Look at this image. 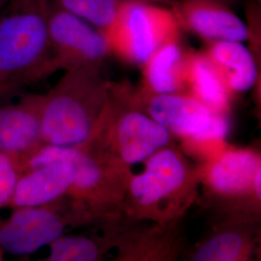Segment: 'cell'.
<instances>
[{
	"label": "cell",
	"instance_id": "cell-19",
	"mask_svg": "<svg viewBox=\"0 0 261 261\" xmlns=\"http://www.w3.org/2000/svg\"><path fill=\"white\" fill-rule=\"evenodd\" d=\"M20 173L17 163L0 153V210L9 207Z\"/></svg>",
	"mask_w": 261,
	"mask_h": 261
},
{
	"label": "cell",
	"instance_id": "cell-5",
	"mask_svg": "<svg viewBox=\"0 0 261 261\" xmlns=\"http://www.w3.org/2000/svg\"><path fill=\"white\" fill-rule=\"evenodd\" d=\"M43 105L44 98L35 95L23 96L18 103H0V153L13 159L21 173L46 145L42 136Z\"/></svg>",
	"mask_w": 261,
	"mask_h": 261
},
{
	"label": "cell",
	"instance_id": "cell-23",
	"mask_svg": "<svg viewBox=\"0 0 261 261\" xmlns=\"http://www.w3.org/2000/svg\"><path fill=\"white\" fill-rule=\"evenodd\" d=\"M3 257H4V252H3V250L0 248V261L4 259Z\"/></svg>",
	"mask_w": 261,
	"mask_h": 261
},
{
	"label": "cell",
	"instance_id": "cell-12",
	"mask_svg": "<svg viewBox=\"0 0 261 261\" xmlns=\"http://www.w3.org/2000/svg\"><path fill=\"white\" fill-rule=\"evenodd\" d=\"M208 59L222 79L225 77L224 83L226 82L233 90H249L257 80V67L254 58L242 42H213Z\"/></svg>",
	"mask_w": 261,
	"mask_h": 261
},
{
	"label": "cell",
	"instance_id": "cell-3",
	"mask_svg": "<svg viewBox=\"0 0 261 261\" xmlns=\"http://www.w3.org/2000/svg\"><path fill=\"white\" fill-rule=\"evenodd\" d=\"M97 91L93 67L70 70L47 98H44L42 136L46 144L76 147L90 138L92 119L89 97Z\"/></svg>",
	"mask_w": 261,
	"mask_h": 261
},
{
	"label": "cell",
	"instance_id": "cell-8",
	"mask_svg": "<svg viewBox=\"0 0 261 261\" xmlns=\"http://www.w3.org/2000/svg\"><path fill=\"white\" fill-rule=\"evenodd\" d=\"M75 165L56 162L30 168L19 175L9 208L50 204L66 194L75 180Z\"/></svg>",
	"mask_w": 261,
	"mask_h": 261
},
{
	"label": "cell",
	"instance_id": "cell-16",
	"mask_svg": "<svg viewBox=\"0 0 261 261\" xmlns=\"http://www.w3.org/2000/svg\"><path fill=\"white\" fill-rule=\"evenodd\" d=\"M125 1L127 0H47L48 3L74 14L103 32L110 27Z\"/></svg>",
	"mask_w": 261,
	"mask_h": 261
},
{
	"label": "cell",
	"instance_id": "cell-7",
	"mask_svg": "<svg viewBox=\"0 0 261 261\" xmlns=\"http://www.w3.org/2000/svg\"><path fill=\"white\" fill-rule=\"evenodd\" d=\"M169 7L180 28L211 42L248 40V28L233 10L215 0H174Z\"/></svg>",
	"mask_w": 261,
	"mask_h": 261
},
{
	"label": "cell",
	"instance_id": "cell-10",
	"mask_svg": "<svg viewBox=\"0 0 261 261\" xmlns=\"http://www.w3.org/2000/svg\"><path fill=\"white\" fill-rule=\"evenodd\" d=\"M185 175V168L174 152L160 151L150 159L144 173L133 180V196L140 204H152L181 186Z\"/></svg>",
	"mask_w": 261,
	"mask_h": 261
},
{
	"label": "cell",
	"instance_id": "cell-14",
	"mask_svg": "<svg viewBox=\"0 0 261 261\" xmlns=\"http://www.w3.org/2000/svg\"><path fill=\"white\" fill-rule=\"evenodd\" d=\"M144 64L148 84L156 93L176 91L183 75V54L177 42L159 47Z\"/></svg>",
	"mask_w": 261,
	"mask_h": 261
},
{
	"label": "cell",
	"instance_id": "cell-13",
	"mask_svg": "<svg viewBox=\"0 0 261 261\" xmlns=\"http://www.w3.org/2000/svg\"><path fill=\"white\" fill-rule=\"evenodd\" d=\"M259 167L257 158L252 153H227L212 168L211 183L220 192H241L250 186Z\"/></svg>",
	"mask_w": 261,
	"mask_h": 261
},
{
	"label": "cell",
	"instance_id": "cell-22",
	"mask_svg": "<svg viewBox=\"0 0 261 261\" xmlns=\"http://www.w3.org/2000/svg\"><path fill=\"white\" fill-rule=\"evenodd\" d=\"M215 1H219V2H222L224 4H226L228 6H230L231 8H233L234 6H237L241 0H215Z\"/></svg>",
	"mask_w": 261,
	"mask_h": 261
},
{
	"label": "cell",
	"instance_id": "cell-25",
	"mask_svg": "<svg viewBox=\"0 0 261 261\" xmlns=\"http://www.w3.org/2000/svg\"><path fill=\"white\" fill-rule=\"evenodd\" d=\"M258 1H260V0H258Z\"/></svg>",
	"mask_w": 261,
	"mask_h": 261
},
{
	"label": "cell",
	"instance_id": "cell-24",
	"mask_svg": "<svg viewBox=\"0 0 261 261\" xmlns=\"http://www.w3.org/2000/svg\"><path fill=\"white\" fill-rule=\"evenodd\" d=\"M6 1H7V0H0V7H1V6H2Z\"/></svg>",
	"mask_w": 261,
	"mask_h": 261
},
{
	"label": "cell",
	"instance_id": "cell-6",
	"mask_svg": "<svg viewBox=\"0 0 261 261\" xmlns=\"http://www.w3.org/2000/svg\"><path fill=\"white\" fill-rule=\"evenodd\" d=\"M9 218H0V248L24 255L49 245L64 232V222L48 204L12 209Z\"/></svg>",
	"mask_w": 261,
	"mask_h": 261
},
{
	"label": "cell",
	"instance_id": "cell-4",
	"mask_svg": "<svg viewBox=\"0 0 261 261\" xmlns=\"http://www.w3.org/2000/svg\"><path fill=\"white\" fill-rule=\"evenodd\" d=\"M47 18L54 68L93 67L107 56L110 47L100 29L48 2Z\"/></svg>",
	"mask_w": 261,
	"mask_h": 261
},
{
	"label": "cell",
	"instance_id": "cell-18",
	"mask_svg": "<svg viewBox=\"0 0 261 261\" xmlns=\"http://www.w3.org/2000/svg\"><path fill=\"white\" fill-rule=\"evenodd\" d=\"M242 238L235 233L218 235L204 244L193 257L194 261H231L241 253Z\"/></svg>",
	"mask_w": 261,
	"mask_h": 261
},
{
	"label": "cell",
	"instance_id": "cell-1",
	"mask_svg": "<svg viewBox=\"0 0 261 261\" xmlns=\"http://www.w3.org/2000/svg\"><path fill=\"white\" fill-rule=\"evenodd\" d=\"M47 6V0H28L0 17V103L54 69Z\"/></svg>",
	"mask_w": 261,
	"mask_h": 261
},
{
	"label": "cell",
	"instance_id": "cell-21",
	"mask_svg": "<svg viewBox=\"0 0 261 261\" xmlns=\"http://www.w3.org/2000/svg\"><path fill=\"white\" fill-rule=\"evenodd\" d=\"M260 176L261 171L260 167H259L258 169H257V171H256V173H255L254 179H253V181H254V187H255V191H256V194H257V196H258L259 198H260Z\"/></svg>",
	"mask_w": 261,
	"mask_h": 261
},
{
	"label": "cell",
	"instance_id": "cell-15",
	"mask_svg": "<svg viewBox=\"0 0 261 261\" xmlns=\"http://www.w3.org/2000/svg\"><path fill=\"white\" fill-rule=\"evenodd\" d=\"M190 77L196 93L205 105L222 108L227 93L224 80L206 57H195L190 65Z\"/></svg>",
	"mask_w": 261,
	"mask_h": 261
},
{
	"label": "cell",
	"instance_id": "cell-20",
	"mask_svg": "<svg viewBox=\"0 0 261 261\" xmlns=\"http://www.w3.org/2000/svg\"><path fill=\"white\" fill-rule=\"evenodd\" d=\"M227 130H228V125L226 120L222 116L213 115L208 128L202 134H200L196 138V140H221L226 136Z\"/></svg>",
	"mask_w": 261,
	"mask_h": 261
},
{
	"label": "cell",
	"instance_id": "cell-9",
	"mask_svg": "<svg viewBox=\"0 0 261 261\" xmlns=\"http://www.w3.org/2000/svg\"><path fill=\"white\" fill-rule=\"evenodd\" d=\"M149 112L154 120L167 130L195 139L208 128L213 117L205 103L171 94H159L154 97Z\"/></svg>",
	"mask_w": 261,
	"mask_h": 261
},
{
	"label": "cell",
	"instance_id": "cell-11",
	"mask_svg": "<svg viewBox=\"0 0 261 261\" xmlns=\"http://www.w3.org/2000/svg\"><path fill=\"white\" fill-rule=\"evenodd\" d=\"M168 139L169 133L164 126L137 112L124 116L118 129L122 157L128 164L148 158L167 144Z\"/></svg>",
	"mask_w": 261,
	"mask_h": 261
},
{
	"label": "cell",
	"instance_id": "cell-17",
	"mask_svg": "<svg viewBox=\"0 0 261 261\" xmlns=\"http://www.w3.org/2000/svg\"><path fill=\"white\" fill-rule=\"evenodd\" d=\"M48 261H94L99 256L96 244L82 236H60L50 243Z\"/></svg>",
	"mask_w": 261,
	"mask_h": 261
},
{
	"label": "cell",
	"instance_id": "cell-2",
	"mask_svg": "<svg viewBox=\"0 0 261 261\" xmlns=\"http://www.w3.org/2000/svg\"><path fill=\"white\" fill-rule=\"evenodd\" d=\"M170 2L127 0L103 31L109 47L119 49L130 60L144 64L159 47L177 42L180 28Z\"/></svg>",
	"mask_w": 261,
	"mask_h": 261
}]
</instances>
